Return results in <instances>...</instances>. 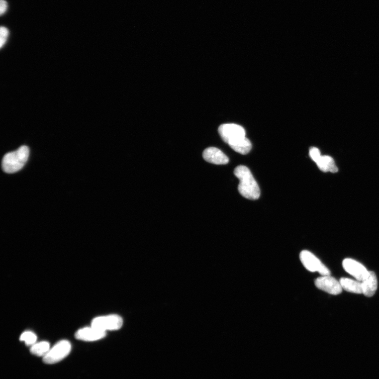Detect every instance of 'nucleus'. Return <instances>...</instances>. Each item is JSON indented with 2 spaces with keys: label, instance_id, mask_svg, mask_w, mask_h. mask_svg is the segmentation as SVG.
<instances>
[{
  "label": "nucleus",
  "instance_id": "obj_1",
  "mask_svg": "<svg viewBox=\"0 0 379 379\" xmlns=\"http://www.w3.org/2000/svg\"><path fill=\"white\" fill-rule=\"evenodd\" d=\"M218 132L223 141L234 151L245 155L251 150V143L246 136V131L241 126L234 124L222 125Z\"/></svg>",
  "mask_w": 379,
  "mask_h": 379
},
{
  "label": "nucleus",
  "instance_id": "obj_2",
  "mask_svg": "<svg viewBox=\"0 0 379 379\" xmlns=\"http://www.w3.org/2000/svg\"><path fill=\"white\" fill-rule=\"evenodd\" d=\"M234 174L239 180L238 191L241 196L251 200H255L259 198V186L247 166H237L234 171Z\"/></svg>",
  "mask_w": 379,
  "mask_h": 379
},
{
  "label": "nucleus",
  "instance_id": "obj_3",
  "mask_svg": "<svg viewBox=\"0 0 379 379\" xmlns=\"http://www.w3.org/2000/svg\"><path fill=\"white\" fill-rule=\"evenodd\" d=\"M29 155V149L24 146L17 150L7 153L3 159L2 167L8 173H13L20 170L27 162Z\"/></svg>",
  "mask_w": 379,
  "mask_h": 379
},
{
  "label": "nucleus",
  "instance_id": "obj_4",
  "mask_svg": "<svg viewBox=\"0 0 379 379\" xmlns=\"http://www.w3.org/2000/svg\"><path fill=\"white\" fill-rule=\"evenodd\" d=\"M71 350V344L68 340H62L50 349L44 356L43 361L48 364L57 363L69 355Z\"/></svg>",
  "mask_w": 379,
  "mask_h": 379
},
{
  "label": "nucleus",
  "instance_id": "obj_5",
  "mask_svg": "<svg viewBox=\"0 0 379 379\" xmlns=\"http://www.w3.org/2000/svg\"><path fill=\"white\" fill-rule=\"evenodd\" d=\"M300 259L306 268L311 272H318L322 276L330 275V271L316 256L307 250L300 253Z\"/></svg>",
  "mask_w": 379,
  "mask_h": 379
},
{
  "label": "nucleus",
  "instance_id": "obj_6",
  "mask_svg": "<svg viewBox=\"0 0 379 379\" xmlns=\"http://www.w3.org/2000/svg\"><path fill=\"white\" fill-rule=\"evenodd\" d=\"M123 325V320L118 315L96 317L91 322V326L105 332L117 330Z\"/></svg>",
  "mask_w": 379,
  "mask_h": 379
},
{
  "label": "nucleus",
  "instance_id": "obj_7",
  "mask_svg": "<svg viewBox=\"0 0 379 379\" xmlns=\"http://www.w3.org/2000/svg\"><path fill=\"white\" fill-rule=\"evenodd\" d=\"M315 285L321 291L332 295H338L342 292L340 282L330 275L318 277L315 281Z\"/></svg>",
  "mask_w": 379,
  "mask_h": 379
},
{
  "label": "nucleus",
  "instance_id": "obj_8",
  "mask_svg": "<svg viewBox=\"0 0 379 379\" xmlns=\"http://www.w3.org/2000/svg\"><path fill=\"white\" fill-rule=\"evenodd\" d=\"M344 269L354 276L356 280L362 282L367 276L369 271L360 263L351 259H345L342 262Z\"/></svg>",
  "mask_w": 379,
  "mask_h": 379
},
{
  "label": "nucleus",
  "instance_id": "obj_9",
  "mask_svg": "<svg viewBox=\"0 0 379 379\" xmlns=\"http://www.w3.org/2000/svg\"><path fill=\"white\" fill-rule=\"evenodd\" d=\"M106 336V332L100 330L92 326L78 330L75 334L76 339L84 341H95L101 340Z\"/></svg>",
  "mask_w": 379,
  "mask_h": 379
},
{
  "label": "nucleus",
  "instance_id": "obj_10",
  "mask_svg": "<svg viewBox=\"0 0 379 379\" xmlns=\"http://www.w3.org/2000/svg\"><path fill=\"white\" fill-rule=\"evenodd\" d=\"M203 157L207 162L217 165L226 164L229 161L224 152L215 147L206 149L203 153Z\"/></svg>",
  "mask_w": 379,
  "mask_h": 379
},
{
  "label": "nucleus",
  "instance_id": "obj_11",
  "mask_svg": "<svg viewBox=\"0 0 379 379\" xmlns=\"http://www.w3.org/2000/svg\"><path fill=\"white\" fill-rule=\"evenodd\" d=\"M362 294L367 297H371L377 288V277L373 271H369L368 276L362 282Z\"/></svg>",
  "mask_w": 379,
  "mask_h": 379
},
{
  "label": "nucleus",
  "instance_id": "obj_12",
  "mask_svg": "<svg viewBox=\"0 0 379 379\" xmlns=\"http://www.w3.org/2000/svg\"><path fill=\"white\" fill-rule=\"evenodd\" d=\"M318 168L323 172H331L336 173L338 169L332 158L330 156H320V157L315 162Z\"/></svg>",
  "mask_w": 379,
  "mask_h": 379
},
{
  "label": "nucleus",
  "instance_id": "obj_13",
  "mask_svg": "<svg viewBox=\"0 0 379 379\" xmlns=\"http://www.w3.org/2000/svg\"><path fill=\"white\" fill-rule=\"evenodd\" d=\"M339 282L342 289L345 290V291L356 294H362L361 282L345 277L340 278Z\"/></svg>",
  "mask_w": 379,
  "mask_h": 379
},
{
  "label": "nucleus",
  "instance_id": "obj_14",
  "mask_svg": "<svg viewBox=\"0 0 379 379\" xmlns=\"http://www.w3.org/2000/svg\"><path fill=\"white\" fill-rule=\"evenodd\" d=\"M50 349V344L48 342L42 341L32 345L30 351L33 355L44 357Z\"/></svg>",
  "mask_w": 379,
  "mask_h": 379
},
{
  "label": "nucleus",
  "instance_id": "obj_15",
  "mask_svg": "<svg viewBox=\"0 0 379 379\" xmlns=\"http://www.w3.org/2000/svg\"><path fill=\"white\" fill-rule=\"evenodd\" d=\"M20 340L25 342L27 345L32 346L36 343L37 337L33 332L27 331L22 333L20 337Z\"/></svg>",
  "mask_w": 379,
  "mask_h": 379
},
{
  "label": "nucleus",
  "instance_id": "obj_16",
  "mask_svg": "<svg viewBox=\"0 0 379 379\" xmlns=\"http://www.w3.org/2000/svg\"><path fill=\"white\" fill-rule=\"evenodd\" d=\"M9 36V30L6 27H2L0 29V47L3 48L7 42Z\"/></svg>",
  "mask_w": 379,
  "mask_h": 379
},
{
  "label": "nucleus",
  "instance_id": "obj_17",
  "mask_svg": "<svg viewBox=\"0 0 379 379\" xmlns=\"http://www.w3.org/2000/svg\"><path fill=\"white\" fill-rule=\"evenodd\" d=\"M309 154L311 158L315 162H316L321 155L319 150L315 147L310 148Z\"/></svg>",
  "mask_w": 379,
  "mask_h": 379
},
{
  "label": "nucleus",
  "instance_id": "obj_18",
  "mask_svg": "<svg viewBox=\"0 0 379 379\" xmlns=\"http://www.w3.org/2000/svg\"><path fill=\"white\" fill-rule=\"evenodd\" d=\"M8 9V3L5 0H1L0 2V14H5Z\"/></svg>",
  "mask_w": 379,
  "mask_h": 379
}]
</instances>
